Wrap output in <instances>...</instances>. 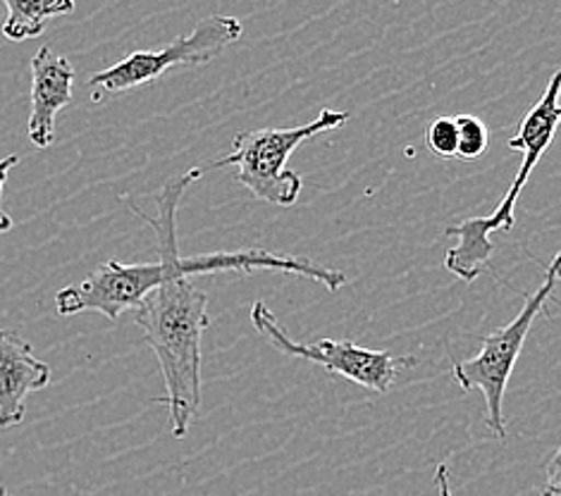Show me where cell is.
<instances>
[{
    "mask_svg": "<svg viewBox=\"0 0 561 496\" xmlns=\"http://www.w3.org/2000/svg\"><path fill=\"white\" fill-rule=\"evenodd\" d=\"M0 496H10V494H8V489H5L3 485H0Z\"/></svg>",
    "mask_w": 561,
    "mask_h": 496,
    "instance_id": "cell-16",
    "label": "cell"
},
{
    "mask_svg": "<svg viewBox=\"0 0 561 496\" xmlns=\"http://www.w3.org/2000/svg\"><path fill=\"white\" fill-rule=\"evenodd\" d=\"M244 34V26L237 18L213 15L198 22L190 34L178 36L163 50H137L127 58L111 65L108 70L96 72L89 79L93 101H101L103 93H125L144 84H151L172 67H196L216 60L225 48L237 44Z\"/></svg>",
    "mask_w": 561,
    "mask_h": 496,
    "instance_id": "cell-6",
    "label": "cell"
},
{
    "mask_svg": "<svg viewBox=\"0 0 561 496\" xmlns=\"http://www.w3.org/2000/svg\"><path fill=\"white\" fill-rule=\"evenodd\" d=\"M204 170L192 168L184 174L172 177L163 189L156 194V216H146L137 206L129 210L151 227L156 234L158 261L144 265H123L108 261L96 267L87 279L65 287L56 293V311L60 315L77 313H101L115 323L127 308H137L146 293L175 279H192L194 275L213 273H256L275 270L287 275H299L318 281L328 291H340L346 285V275L299 256H277L265 249L247 251H220L202 253V256H180L178 251V208L184 192L202 180Z\"/></svg>",
    "mask_w": 561,
    "mask_h": 496,
    "instance_id": "cell-1",
    "label": "cell"
},
{
    "mask_svg": "<svg viewBox=\"0 0 561 496\" xmlns=\"http://www.w3.org/2000/svg\"><path fill=\"white\" fill-rule=\"evenodd\" d=\"M20 163V155H8L0 160V232L12 230V218L3 210V186L8 182V174Z\"/></svg>",
    "mask_w": 561,
    "mask_h": 496,
    "instance_id": "cell-13",
    "label": "cell"
},
{
    "mask_svg": "<svg viewBox=\"0 0 561 496\" xmlns=\"http://www.w3.org/2000/svg\"><path fill=\"white\" fill-rule=\"evenodd\" d=\"M350 117L352 113L346 111L323 108L313 123L301 127L242 131L232 141V153H227L220 160H213L208 168L234 165V182L249 189L251 196L277 208H289L299 200L304 186L299 172L287 168L289 155L306 139L340 129L342 125L350 123Z\"/></svg>",
    "mask_w": 561,
    "mask_h": 496,
    "instance_id": "cell-4",
    "label": "cell"
},
{
    "mask_svg": "<svg viewBox=\"0 0 561 496\" xmlns=\"http://www.w3.org/2000/svg\"><path fill=\"white\" fill-rule=\"evenodd\" d=\"M559 281V256L552 258L547 265V273L542 285L536 293H530L528 301L520 308V313L512 320L510 325L494 330L492 334L483 339V348L476 358L469 360H457L451 366V378L457 382L463 392H483L485 406H488V430L506 441V423H504V394L506 384L512 380V372L516 368V360L520 348L526 344L528 332L533 327V320H536L542 311L547 301L557 289Z\"/></svg>",
    "mask_w": 561,
    "mask_h": 496,
    "instance_id": "cell-5",
    "label": "cell"
},
{
    "mask_svg": "<svg viewBox=\"0 0 561 496\" xmlns=\"http://www.w3.org/2000/svg\"><path fill=\"white\" fill-rule=\"evenodd\" d=\"M559 86H561V72L557 70L550 77V84H547L542 99L533 105L524 119H520L516 137L510 141V149L524 153V163H520L516 180L512 182L510 192L504 194V198L500 200V206L494 208L492 216L469 218L461 224H451L445 230L447 237L457 239V246L447 251L445 267L451 275H457L459 279L469 281V285L483 275V270H488L492 251H494L490 234L514 230L516 200H518L520 192L526 189L530 172L536 170L545 151L550 149L557 127H559V117H561Z\"/></svg>",
    "mask_w": 561,
    "mask_h": 496,
    "instance_id": "cell-3",
    "label": "cell"
},
{
    "mask_svg": "<svg viewBox=\"0 0 561 496\" xmlns=\"http://www.w3.org/2000/svg\"><path fill=\"white\" fill-rule=\"evenodd\" d=\"M75 77L72 62L50 46H42L32 58V111L26 134L38 149H48L56 141V119L65 105L72 103Z\"/></svg>",
    "mask_w": 561,
    "mask_h": 496,
    "instance_id": "cell-8",
    "label": "cell"
},
{
    "mask_svg": "<svg viewBox=\"0 0 561 496\" xmlns=\"http://www.w3.org/2000/svg\"><path fill=\"white\" fill-rule=\"evenodd\" d=\"M251 323L261 337L271 342L279 354L309 360V364L323 366L328 372L340 374L358 387L370 392L385 394L390 392L397 374L402 368L416 366L413 356H394L390 351H373L354 342H335V339H316V342H294L285 327L277 323L271 308L263 301L251 305Z\"/></svg>",
    "mask_w": 561,
    "mask_h": 496,
    "instance_id": "cell-7",
    "label": "cell"
},
{
    "mask_svg": "<svg viewBox=\"0 0 561 496\" xmlns=\"http://www.w3.org/2000/svg\"><path fill=\"white\" fill-rule=\"evenodd\" d=\"M50 384V366L38 360L32 344L15 330H0V430L26 415V396Z\"/></svg>",
    "mask_w": 561,
    "mask_h": 496,
    "instance_id": "cell-9",
    "label": "cell"
},
{
    "mask_svg": "<svg viewBox=\"0 0 561 496\" xmlns=\"http://www.w3.org/2000/svg\"><path fill=\"white\" fill-rule=\"evenodd\" d=\"M135 320L163 372L172 437L182 439L202 411V337L210 325L208 297L192 279L146 293Z\"/></svg>",
    "mask_w": 561,
    "mask_h": 496,
    "instance_id": "cell-2",
    "label": "cell"
},
{
    "mask_svg": "<svg viewBox=\"0 0 561 496\" xmlns=\"http://www.w3.org/2000/svg\"><path fill=\"white\" fill-rule=\"evenodd\" d=\"M425 143H427V149L433 151V155L439 160L457 158V146H459L457 119L449 115L433 119L425 131Z\"/></svg>",
    "mask_w": 561,
    "mask_h": 496,
    "instance_id": "cell-12",
    "label": "cell"
},
{
    "mask_svg": "<svg viewBox=\"0 0 561 496\" xmlns=\"http://www.w3.org/2000/svg\"><path fill=\"white\" fill-rule=\"evenodd\" d=\"M435 489L437 496H454L451 487H449V468L447 463H439L437 471H435Z\"/></svg>",
    "mask_w": 561,
    "mask_h": 496,
    "instance_id": "cell-15",
    "label": "cell"
},
{
    "mask_svg": "<svg viewBox=\"0 0 561 496\" xmlns=\"http://www.w3.org/2000/svg\"><path fill=\"white\" fill-rule=\"evenodd\" d=\"M457 134H459V146H457V158L459 160H478L488 151L490 146V131L483 119L476 115H457Z\"/></svg>",
    "mask_w": 561,
    "mask_h": 496,
    "instance_id": "cell-11",
    "label": "cell"
},
{
    "mask_svg": "<svg viewBox=\"0 0 561 496\" xmlns=\"http://www.w3.org/2000/svg\"><path fill=\"white\" fill-rule=\"evenodd\" d=\"M5 10L8 18L3 22V36L10 42H26V38L42 36L48 20L70 15L75 3L72 0H36V3L5 0Z\"/></svg>",
    "mask_w": 561,
    "mask_h": 496,
    "instance_id": "cell-10",
    "label": "cell"
},
{
    "mask_svg": "<svg viewBox=\"0 0 561 496\" xmlns=\"http://www.w3.org/2000/svg\"><path fill=\"white\" fill-rule=\"evenodd\" d=\"M559 451L552 453L550 463H547V485L542 487V496H559Z\"/></svg>",
    "mask_w": 561,
    "mask_h": 496,
    "instance_id": "cell-14",
    "label": "cell"
}]
</instances>
